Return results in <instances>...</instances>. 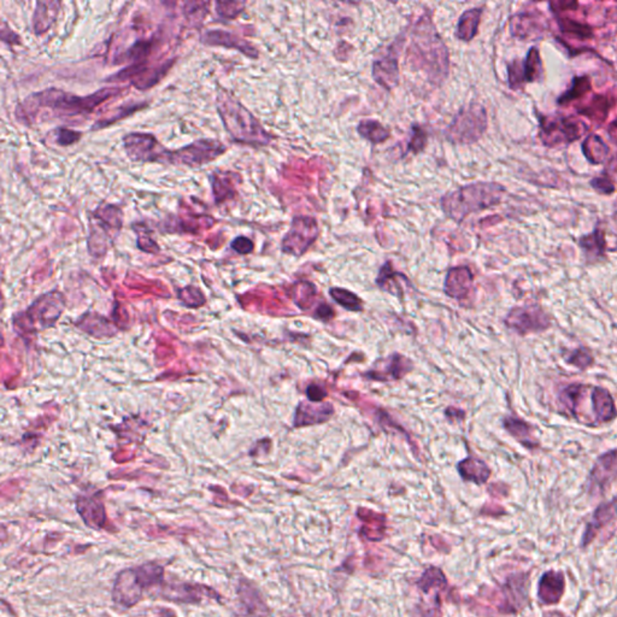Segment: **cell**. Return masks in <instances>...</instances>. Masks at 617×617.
Segmentation results:
<instances>
[{
  "label": "cell",
  "mask_w": 617,
  "mask_h": 617,
  "mask_svg": "<svg viewBox=\"0 0 617 617\" xmlns=\"http://www.w3.org/2000/svg\"><path fill=\"white\" fill-rule=\"evenodd\" d=\"M148 106V102H132L127 103L125 105L119 106L116 110L110 112L109 115L103 117L101 120H98L97 122H94L92 127H91V132H98V130H102V129L111 127V125H115L117 122L125 120L127 117H130L135 112L146 109Z\"/></svg>",
  "instance_id": "cell-34"
},
{
  "label": "cell",
  "mask_w": 617,
  "mask_h": 617,
  "mask_svg": "<svg viewBox=\"0 0 617 617\" xmlns=\"http://www.w3.org/2000/svg\"><path fill=\"white\" fill-rule=\"evenodd\" d=\"M134 232L137 233V246L138 249L141 250L143 252L146 254H158L161 251L159 245L157 244L156 240L153 239V232L148 228L146 223H133L132 225Z\"/></svg>",
  "instance_id": "cell-46"
},
{
  "label": "cell",
  "mask_w": 617,
  "mask_h": 617,
  "mask_svg": "<svg viewBox=\"0 0 617 617\" xmlns=\"http://www.w3.org/2000/svg\"><path fill=\"white\" fill-rule=\"evenodd\" d=\"M523 71H525V83L539 82L543 80V62L537 47H532L525 55L523 60Z\"/></svg>",
  "instance_id": "cell-43"
},
{
  "label": "cell",
  "mask_w": 617,
  "mask_h": 617,
  "mask_svg": "<svg viewBox=\"0 0 617 617\" xmlns=\"http://www.w3.org/2000/svg\"><path fill=\"white\" fill-rule=\"evenodd\" d=\"M481 16H483V8H474L464 11L457 24L455 33L457 39L464 42H471L479 31Z\"/></svg>",
  "instance_id": "cell-33"
},
{
  "label": "cell",
  "mask_w": 617,
  "mask_h": 617,
  "mask_svg": "<svg viewBox=\"0 0 617 617\" xmlns=\"http://www.w3.org/2000/svg\"><path fill=\"white\" fill-rule=\"evenodd\" d=\"M157 44H158V39L156 35L148 37V39H138L130 46L127 47L125 51L116 55L114 63L115 64H123V63L134 64V63H139L144 60H150V55H153V52L155 51Z\"/></svg>",
  "instance_id": "cell-28"
},
{
  "label": "cell",
  "mask_w": 617,
  "mask_h": 617,
  "mask_svg": "<svg viewBox=\"0 0 617 617\" xmlns=\"http://www.w3.org/2000/svg\"><path fill=\"white\" fill-rule=\"evenodd\" d=\"M226 153V145L218 139H197L182 148L166 150L163 164L195 169L210 164Z\"/></svg>",
  "instance_id": "cell-9"
},
{
  "label": "cell",
  "mask_w": 617,
  "mask_h": 617,
  "mask_svg": "<svg viewBox=\"0 0 617 617\" xmlns=\"http://www.w3.org/2000/svg\"><path fill=\"white\" fill-rule=\"evenodd\" d=\"M246 3L245 1H225V0H216L215 1V11L216 14L225 19H235L244 12Z\"/></svg>",
  "instance_id": "cell-49"
},
{
  "label": "cell",
  "mask_w": 617,
  "mask_h": 617,
  "mask_svg": "<svg viewBox=\"0 0 617 617\" xmlns=\"http://www.w3.org/2000/svg\"><path fill=\"white\" fill-rule=\"evenodd\" d=\"M410 140L408 143V153H422L426 146H427V133L421 125H414L411 127Z\"/></svg>",
  "instance_id": "cell-53"
},
{
  "label": "cell",
  "mask_w": 617,
  "mask_h": 617,
  "mask_svg": "<svg viewBox=\"0 0 617 617\" xmlns=\"http://www.w3.org/2000/svg\"><path fill=\"white\" fill-rule=\"evenodd\" d=\"M559 414L582 424L585 406L589 408L591 427L613 422L617 417L616 403L607 388L590 383H573L558 393Z\"/></svg>",
  "instance_id": "cell-2"
},
{
  "label": "cell",
  "mask_w": 617,
  "mask_h": 617,
  "mask_svg": "<svg viewBox=\"0 0 617 617\" xmlns=\"http://www.w3.org/2000/svg\"><path fill=\"white\" fill-rule=\"evenodd\" d=\"M503 427L527 450L539 449L540 442L535 437V427L530 422L515 416H505L503 419Z\"/></svg>",
  "instance_id": "cell-27"
},
{
  "label": "cell",
  "mask_w": 617,
  "mask_h": 617,
  "mask_svg": "<svg viewBox=\"0 0 617 617\" xmlns=\"http://www.w3.org/2000/svg\"><path fill=\"white\" fill-rule=\"evenodd\" d=\"M327 396L328 393L326 391V388L320 386V385H316V383H311L306 388V397H308V401L321 403Z\"/></svg>",
  "instance_id": "cell-58"
},
{
  "label": "cell",
  "mask_w": 617,
  "mask_h": 617,
  "mask_svg": "<svg viewBox=\"0 0 617 617\" xmlns=\"http://www.w3.org/2000/svg\"><path fill=\"white\" fill-rule=\"evenodd\" d=\"M507 82L512 89H520L525 85L523 60H515L507 64Z\"/></svg>",
  "instance_id": "cell-52"
},
{
  "label": "cell",
  "mask_w": 617,
  "mask_h": 617,
  "mask_svg": "<svg viewBox=\"0 0 617 617\" xmlns=\"http://www.w3.org/2000/svg\"><path fill=\"white\" fill-rule=\"evenodd\" d=\"M216 110L223 128L234 143L267 146L274 140L272 134L226 88H217Z\"/></svg>",
  "instance_id": "cell-3"
},
{
  "label": "cell",
  "mask_w": 617,
  "mask_h": 617,
  "mask_svg": "<svg viewBox=\"0 0 617 617\" xmlns=\"http://www.w3.org/2000/svg\"><path fill=\"white\" fill-rule=\"evenodd\" d=\"M617 479V447L604 452L594 462L586 481V489L592 497L602 496Z\"/></svg>",
  "instance_id": "cell-16"
},
{
  "label": "cell",
  "mask_w": 617,
  "mask_h": 617,
  "mask_svg": "<svg viewBox=\"0 0 617 617\" xmlns=\"http://www.w3.org/2000/svg\"><path fill=\"white\" fill-rule=\"evenodd\" d=\"M412 369V362L399 354H393L387 358L378 360L374 369H370L364 374L365 378L376 380V381H391L401 380Z\"/></svg>",
  "instance_id": "cell-19"
},
{
  "label": "cell",
  "mask_w": 617,
  "mask_h": 617,
  "mask_svg": "<svg viewBox=\"0 0 617 617\" xmlns=\"http://www.w3.org/2000/svg\"><path fill=\"white\" fill-rule=\"evenodd\" d=\"M0 39L1 42L9 45V46H19L22 44L21 37L17 33L15 32L12 28L10 27L8 22L3 19L1 21V27H0Z\"/></svg>",
  "instance_id": "cell-54"
},
{
  "label": "cell",
  "mask_w": 617,
  "mask_h": 617,
  "mask_svg": "<svg viewBox=\"0 0 617 617\" xmlns=\"http://www.w3.org/2000/svg\"><path fill=\"white\" fill-rule=\"evenodd\" d=\"M76 509L85 523L92 530H105L107 523L105 507L98 498L78 497Z\"/></svg>",
  "instance_id": "cell-26"
},
{
  "label": "cell",
  "mask_w": 617,
  "mask_h": 617,
  "mask_svg": "<svg viewBox=\"0 0 617 617\" xmlns=\"http://www.w3.org/2000/svg\"><path fill=\"white\" fill-rule=\"evenodd\" d=\"M334 415V406L331 403L300 401L295 409L293 427H308L327 422Z\"/></svg>",
  "instance_id": "cell-23"
},
{
  "label": "cell",
  "mask_w": 617,
  "mask_h": 617,
  "mask_svg": "<svg viewBox=\"0 0 617 617\" xmlns=\"http://www.w3.org/2000/svg\"><path fill=\"white\" fill-rule=\"evenodd\" d=\"M550 6L553 8L555 12H557V11H566V9L576 8L577 3L575 1H553Z\"/></svg>",
  "instance_id": "cell-60"
},
{
  "label": "cell",
  "mask_w": 617,
  "mask_h": 617,
  "mask_svg": "<svg viewBox=\"0 0 617 617\" xmlns=\"http://www.w3.org/2000/svg\"><path fill=\"white\" fill-rule=\"evenodd\" d=\"M62 3L57 0H40L33 12L32 29L37 37L46 34L58 19Z\"/></svg>",
  "instance_id": "cell-24"
},
{
  "label": "cell",
  "mask_w": 617,
  "mask_h": 617,
  "mask_svg": "<svg viewBox=\"0 0 617 617\" xmlns=\"http://www.w3.org/2000/svg\"><path fill=\"white\" fill-rule=\"evenodd\" d=\"M329 295L336 303L349 311H354V313L363 311V300L351 290L333 287L329 290Z\"/></svg>",
  "instance_id": "cell-45"
},
{
  "label": "cell",
  "mask_w": 617,
  "mask_h": 617,
  "mask_svg": "<svg viewBox=\"0 0 617 617\" xmlns=\"http://www.w3.org/2000/svg\"><path fill=\"white\" fill-rule=\"evenodd\" d=\"M487 123V112L484 106L471 103L457 112L445 130V137L455 145H470L483 138Z\"/></svg>",
  "instance_id": "cell-10"
},
{
  "label": "cell",
  "mask_w": 617,
  "mask_h": 617,
  "mask_svg": "<svg viewBox=\"0 0 617 617\" xmlns=\"http://www.w3.org/2000/svg\"><path fill=\"white\" fill-rule=\"evenodd\" d=\"M209 180L211 184L214 200L217 205L234 198L236 191H235L234 184L232 181L229 173L215 171L209 175Z\"/></svg>",
  "instance_id": "cell-36"
},
{
  "label": "cell",
  "mask_w": 617,
  "mask_h": 617,
  "mask_svg": "<svg viewBox=\"0 0 617 617\" xmlns=\"http://www.w3.org/2000/svg\"><path fill=\"white\" fill-rule=\"evenodd\" d=\"M404 284H408L409 280L406 275H403L401 272H398L392 268L390 262L383 264V268L379 272V277H376V284L381 290H386L388 293L393 295H401L404 292Z\"/></svg>",
  "instance_id": "cell-35"
},
{
  "label": "cell",
  "mask_w": 617,
  "mask_h": 617,
  "mask_svg": "<svg viewBox=\"0 0 617 617\" xmlns=\"http://www.w3.org/2000/svg\"><path fill=\"white\" fill-rule=\"evenodd\" d=\"M51 135L55 139L57 145H60L62 148H67V146L78 144L82 139L83 133L80 130L68 128V127H55L52 130Z\"/></svg>",
  "instance_id": "cell-50"
},
{
  "label": "cell",
  "mask_w": 617,
  "mask_h": 617,
  "mask_svg": "<svg viewBox=\"0 0 617 617\" xmlns=\"http://www.w3.org/2000/svg\"><path fill=\"white\" fill-rule=\"evenodd\" d=\"M444 292L452 299H468L474 292V275L469 268H451L445 279Z\"/></svg>",
  "instance_id": "cell-20"
},
{
  "label": "cell",
  "mask_w": 617,
  "mask_h": 617,
  "mask_svg": "<svg viewBox=\"0 0 617 617\" xmlns=\"http://www.w3.org/2000/svg\"><path fill=\"white\" fill-rule=\"evenodd\" d=\"M546 31V24L539 15L519 12L510 17V33L519 40H538Z\"/></svg>",
  "instance_id": "cell-22"
},
{
  "label": "cell",
  "mask_w": 617,
  "mask_h": 617,
  "mask_svg": "<svg viewBox=\"0 0 617 617\" xmlns=\"http://www.w3.org/2000/svg\"><path fill=\"white\" fill-rule=\"evenodd\" d=\"M591 89V78L587 75L584 76H574L571 80V87L566 89V92L562 93L557 99L559 105H566L568 103L574 102L577 98L585 96L586 93L590 92Z\"/></svg>",
  "instance_id": "cell-44"
},
{
  "label": "cell",
  "mask_w": 617,
  "mask_h": 617,
  "mask_svg": "<svg viewBox=\"0 0 617 617\" xmlns=\"http://www.w3.org/2000/svg\"><path fill=\"white\" fill-rule=\"evenodd\" d=\"M447 586L446 579L442 574V571L437 568L431 566L427 571H424V575L419 579V587L424 592H429L431 590H439Z\"/></svg>",
  "instance_id": "cell-47"
},
{
  "label": "cell",
  "mask_w": 617,
  "mask_h": 617,
  "mask_svg": "<svg viewBox=\"0 0 617 617\" xmlns=\"http://www.w3.org/2000/svg\"><path fill=\"white\" fill-rule=\"evenodd\" d=\"M162 597L181 604H197L203 602L204 599H218L220 594L207 586L198 584H171L163 589Z\"/></svg>",
  "instance_id": "cell-18"
},
{
  "label": "cell",
  "mask_w": 617,
  "mask_h": 617,
  "mask_svg": "<svg viewBox=\"0 0 617 617\" xmlns=\"http://www.w3.org/2000/svg\"><path fill=\"white\" fill-rule=\"evenodd\" d=\"M609 109H610V104H609L608 98L603 97V96H596L592 99V102L586 106V109L581 110V112L593 121L603 122L607 119Z\"/></svg>",
  "instance_id": "cell-48"
},
{
  "label": "cell",
  "mask_w": 617,
  "mask_h": 617,
  "mask_svg": "<svg viewBox=\"0 0 617 617\" xmlns=\"http://www.w3.org/2000/svg\"><path fill=\"white\" fill-rule=\"evenodd\" d=\"M357 515L365 522L360 528V537L369 541H380L385 537V516L370 512L367 509H358Z\"/></svg>",
  "instance_id": "cell-32"
},
{
  "label": "cell",
  "mask_w": 617,
  "mask_h": 617,
  "mask_svg": "<svg viewBox=\"0 0 617 617\" xmlns=\"http://www.w3.org/2000/svg\"><path fill=\"white\" fill-rule=\"evenodd\" d=\"M163 576L164 568L155 562L123 569L119 573L114 584V603L120 608H133L141 600L145 591L161 584Z\"/></svg>",
  "instance_id": "cell-6"
},
{
  "label": "cell",
  "mask_w": 617,
  "mask_h": 617,
  "mask_svg": "<svg viewBox=\"0 0 617 617\" xmlns=\"http://www.w3.org/2000/svg\"><path fill=\"white\" fill-rule=\"evenodd\" d=\"M64 298L53 290L39 297L26 313L15 316L14 326L21 334H34L55 326L64 310Z\"/></svg>",
  "instance_id": "cell-8"
},
{
  "label": "cell",
  "mask_w": 617,
  "mask_h": 617,
  "mask_svg": "<svg viewBox=\"0 0 617 617\" xmlns=\"http://www.w3.org/2000/svg\"><path fill=\"white\" fill-rule=\"evenodd\" d=\"M357 133L360 134V137L365 139L367 141L374 144V145L385 143L391 137L390 129H387L385 125H381L378 121L374 120L360 121L358 125H357Z\"/></svg>",
  "instance_id": "cell-40"
},
{
  "label": "cell",
  "mask_w": 617,
  "mask_h": 617,
  "mask_svg": "<svg viewBox=\"0 0 617 617\" xmlns=\"http://www.w3.org/2000/svg\"><path fill=\"white\" fill-rule=\"evenodd\" d=\"M122 148L133 163L163 164L166 150L153 133L130 132L122 137Z\"/></svg>",
  "instance_id": "cell-13"
},
{
  "label": "cell",
  "mask_w": 617,
  "mask_h": 617,
  "mask_svg": "<svg viewBox=\"0 0 617 617\" xmlns=\"http://www.w3.org/2000/svg\"><path fill=\"white\" fill-rule=\"evenodd\" d=\"M78 326L82 328L83 331H86L88 334L96 336V338H109V336H115V331L110 327L107 320L99 315H92V313H88L80 320Z\"/></svg>",
  "instance_id": "cell-39"
},
{
  "label": "cell",
  "mask_w": 617,
  "mask_h": 617,
  "mask_svg": "<svg viewBox=\"0 0 617 617\" xmlns=\"http://www.w3.org/2000/svg\"><path fill=\"white\" fill-rule=\"evenodd\" d=\"M408 60L416 69L424 71L434 85H440L449 74L446 45L428 17H424L415 27Z\"/></svg>",
  "instance_id": "cell-4"
},
{
  "label": "cell",
  "mask_w": 617,
  "mask_h": 617,
  "mask_svg": "<svg viewBox=\"0 0 617 617\" xmlns=\"http://www.w3.org/2000/svg\"><path fill=\"white\" fill-rule=\"evenodd\" d=\"M200 42L205 46L225 47L246 55L250 60H257L259 51L244 37L225 29H209L202 34Z\"/></svg>",
  "instance_id": "cell-17"
},
{
  "label": "cell",
  "mask_w": 617,
  "mask_h": 617,
  "mask_svg": "<svg viewBox=\"0 0 617 617\" xmlns=\"http://www.w3.org/2000/svg\"><path fill=\"white\" fill-rule=\"evenodd\" d=\"M581 150H582L586 159L590 162L592 166L602 164L605 162L609 155L608 145L604 143L603 139L596 134L589 135L585 139V141L581 146Z\"/></svg>",
  "instance_id": "cell-38"
},
{
  "label": "cell",
  "mask_w": 617,
  "mask_h": 617,
  "mask_svg": "<svg viewBox=\"0 0 617 617\" xmlns=\"http://www.w3.org/2000/svg\"><path fill=\"white\" fill-rule=\"evenodd\" d=\"M404 42V35L397 37L386 52L374 60L372 69L374 80L387 91H391L399 83V53Z\"/></svg>",
  "instance_id": "cell-15"
},
{
  "label": "cell",
  "mask_w": 617,
  "mask_h": 617,
  "mask_svg": "<svg viewBox=\"0 0 617 617\" xmlns=\"http://www.w3.org/2000/svg\"><path fill=\"white\" fill-rule=\"evenodd\" d=\"M539 138L545 146H566L585 135L589 125L576 117L543 116L539 117Z\"/></svg>",
  "instance_id": "cell-11"
},
{
  "label": "cell",
  "mask_w": 617,
  "mask_h": 617,
  "mask_svg": "<svg viewBox=\"0 0 617 617\" xmlns=\"http://www.w3.org/2000/svg\"><path fill=\"white\" fill-rule=\"evenodd\" d=\"M129 87H103L87 96H78L55 87H49L29 94L15 109V119L29 127L37 121L42 110H51L57 119H71L92 114L98 106L112 98L128 92Z\"/></svg>",
  "instance_id": "cell-1"
},
{
  "label": "cell",
  "mask_w": 617,
  "mask_h": 617,
  "mask_svg": "<svg viewBox=\"0 0 617 617\" xmlns=\"http://www.w3.org/2000/svg\"><path fill=\"white\" fill-rule=\"evenodd\" d=\"M507 189L496 182L465 184L440 199L444 214L456 223H462L470 214L483 211L501 203Z\"/></svg>",
  "instance_id": "cell-5"
},
{
  "label": "cell",
  "mask_w": 617,
  "mask_h": 617,
  "mask_svg": "<svg viewBox=\"0 0 617 617\" xmlns=\"http://www.w3.org/2000/svg\"><path fill=\"white\" fill-rule=\"evenodd\" d=\"M334 318V310L327 303H321L315 310V318H318L322 322H328Z\"/></svg>",
  "instance_id": "cell-59"
},
{
  "label": "cell",
  "mask_w": 617,
  "mask_h": 617,
  "mask_svg": "<svg viewBox=\"0 0 617 617\" xmlns=\"http://www.w3.org/2000/svg\"><path fill=\"white\" fill-rule=\"evenodd\" d=\"M320 228L316 218L311 216H295L290 223V231L284 236L281 250L284 254L300 257L318 240Z\"/></svg>",
  "instance_id": "cell-14"
},
{
  "label": "cell",
  "mask_w": 617,
  "mask_h": 617,
  "mask_svg": "<svg viewBox=\"0 0 617 617\" xmlns=\"http://www.w3.org/2000/svg\"><path fill=\"white\" fill-rule=\"evenodd\" d=\"M231 247L234 250L236 254H249L254 251V241L247 236L239 235L232 241Z\"/></svg>",
  "instance_id": "cell-56"
},
{
  "label": "cell",
  "mask_w": 617,
  "mask_h": 617,
  "mask_svg": "<svg viewBox=\"0 0 617 617\" xmlns=\"http://www.w3.org/2000/svg\"><path fill=\"white\" fill-rule=\"evenodd\" d=\"M238 592H239L240 602L246 609V613L254 617H263L267 615V607L263 603L259 594L252 586L244 581H240Z\"/></svg>",
  "instance_id": "cell-37"
},
{
  "label": "cell",
  "mask_w": 617,
  "mask_h": 617,
  "mask_svg": "<svg viewBox=\"0 0 617 617\" xmlns=\"http://www.w3.org/2000/svg\"><path fill=\"white\" fill-rule=\"evenodd\" d=\"M504 324L521 336L546 332L553 326L551 318L539 304H525L510 308L504 318Z\"/></svg>",
  "instance_id": "cell-12"
},
{
  "label": "cell",
  "mask_w": 617,
  "mask_h": 617,
  "mask_svg": "<svg viewBox=\"0 0 617 617\" xmlns=\"http://www.w3.org/2000/svg\"><path fill=\"white\" fill-rule=\"evenodd\" d=\"M615 520H617V496L609 502L599 504L594 510L592 519L586 525L585 532L581 538V548L589 546L593 541L596 535Z\"/></svg>",
  "instance_id": "cell-21"
},
{
  "label": "cell",
  "mask_w": 617,
  "mask_h": 617,
  "mask_svg": "<svg viewBox=\"0 0 617 617\" xmlns=\"http://www.w3.org/2000/svg\"><path fill=\"white\" fill-rule=\"evenodd\" d=\"M176 60L177 58L174 57V58H171V60H164L162 64L151 65L145 73L140 75L138 78L133 80L130 85L139 89V91H148V89H151V88L156 86L157 83L161 82L162 78H164L169 73L171 67L175 64Z\"/></svg>",
  "instance_id": "cell-31"
},
{
  "label": "cell",
  "mask_w": 617,
  "mask_h": 617,
  "mask_svg": "<svg viewBox=\"0 0 617 617\" xmlns=\"http://www.w3.org/2000/svg\"><path fill=\"white\" fill-rule=\"evenodd\" d=\"M558 24H559V27H561V31L563 33L569 34V35H574V37L582 39V40L589 39V37L593 35L592 28L590 26H587V24H580V22H576V21H573L571 19H561L558 21Z\"/></svg>",
  "instance_id": "cell-51"
},
{
  "label": "cell",
  "mask_w": 617,
  "mask_h": 617,
  "mask_svg": "<svg viewBox=\"0 0 617 617\" xmlns=\"http://www.w3.org/2000/svg\"><path fill=\"white\" fill-rule=\"evenodd\" d=\"M462 479L476 485H484L491 476V469L483 460L468 457L457 464Z\"/></svg>",
  "instance_id": "cell-29"
},
{
  "label": "cell",
  "mask_w": 617,
  "mask_h": 617,
  "mask_svg": "<svg viewBox=\"0 0 617 617\" xmlns=\"http://www.w3.org/2000/svg\"><path fill=\"white\" fill-rule=\"evenodd\" d=\"M562 358L566 364H569L574 368L579 369L580 372H585L594 364V357L590 349L585 346H579L571 350H564Z\"/></svg>",
  "instance_id": "cell-42"
},
{
  "label": "cell",
  "mask_w": 617,
  "mask_h": 617,
  "mask_svg": "<svg viewBox=\"0 0 617 617\" xmlns=\"http://www.w3.org/2000/svg\"><path fill=\"white\" fill-rule=\"evenodd\" d=\"M179 298H180L184 303H186L187 306H189V299H192V298H193L195 304L198 305V306L203 305L204 302H205V298H204V295L200 293V290H199L198 288H194V287H186L184 290H180V292H179Z\"/></svg>",
  "instance_id": "cell-57"
},
{
  "label": "cell",
  "mask_w": 617,
  "mask_h": 617,
  "mask_svg": "<svg viewBox=\"0 0 617 617\" xmlns=\"http://www.w3.org/2000/svg\"><path fill=\"white\" fill-rule=\"evenodd\" d=\"M292 299L302 310H308L313 306L318 297V290L315 285L308 281L295 282L290 290Z\"/></svg>",
  "instance_id": "cell-41"
},
{
  "label": "cell",
  "mask_w": 617,
  "mask_h": 617,
  "mask_svg": "<svg viewBox=\"0 0 617 617\" xmlns=\"http://www.w3.org/2000/svg\"><path fill=\"white\" fill-rule=\"evenodd\" d=\"M566 591V577L562 571H548L544 573L538 585V598L541 604H557Z\"/></svg>",
  "instance_id": "cell-25"
},
{
  "label": "cell",
  "mask_w": 617,
  "mask_h": 617,
  "mask_svg": "<svg viewBox=\"0 0 617 617\" xmlns=\"http://www.w3.org/2000/svg\"><path fill=\"white\" fill-rule=\"evenodd\" d=\"M577 245L589 262H596L605 256L607 251L605 235L598 227L591 234L582 235L579 238Z\"/></svg>",
  "instance_id": "cell-30"
},
{
  "label": "cell",
  "mask_w": 617,
  "mask_h": 617,
  "mask_svg": "<svg viewBox=\"0 0 617 617\" xmlns=\"http://www.w3.org/2000/svg\"><path fill=\"white\" fill-rule=\"evenodd\" d=\"M591 187L598 192L599 194H613L615 192V186L613 181L609 179L608 176H596L590 182Z\"/></svg>",
  "instance_id": "cell-55"
},
{
  "label": "cell",
  "mask_w": 617,
  "mask_h": 617,
  "mask_svg": "<svg viewBox=\"0 0 617 617\" xmlns=\"http://www.w3.org/2000/svg\"><path fill=\"white\" fill-rule=\"evenodd\" d=\"M123 222V210L116 204L103 202L89 214L87 246L91 256L94 258L105 256L109 245L114 244L120 235Z\"/></svg>",
  "instance_id": "cell-7"
}]
</instances>
